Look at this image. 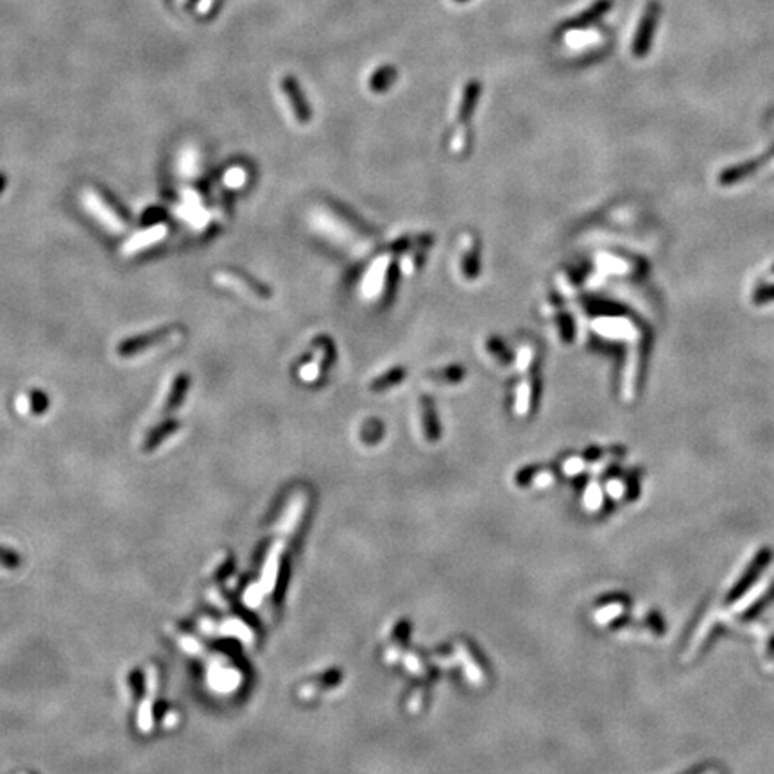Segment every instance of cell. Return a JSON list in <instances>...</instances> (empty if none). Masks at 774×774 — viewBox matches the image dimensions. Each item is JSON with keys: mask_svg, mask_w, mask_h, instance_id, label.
<instances>
[{"mask_svg": "<svg viewBox=\"0 0 774 774\" xmlns=\"http://www.w3.org/2000/svg\"><path fill=\"white\" fill-rule=\"evenodd\" d=\"M81 199H83L84 208L88 210L90 214H92V217L95 219L97 222H101L106 230L111 231V233H122V231H126V221H124V217H122L117 210L109 205L108 199H106L105 196H101L97 190L93 189L84 190Z\"/></svg>", "mask_w": 774, "mask_h": 774, "instance_id": "obj_1", "label": "cell"}, {"mask_svg": "<svg viewBox=\"0 0 774 774\" xmlns=\"http://www.w3.org/2000/svg\"><path fill=\"white\" fill-rule=\"evenodd\" d=\"M180 335L181 332L178 330V328H164V330H156V332H151V334L137 335V337H131V339L124 341V343L118 346L117 353L121 357H126V359L127 357L142 355V353L151 352V350H156V348L165 346V344L176 341Z\"/></svg>", "mask_w": 774, "mask_h": 774, "instance_id": "obj_2", "label": "cell"}, {"mask_svg": "<svg viewBox=\"0 0 774 774\" xmlns=\"http://www.w3.org/2000/svg\"><path fill=\"white\" fill-rule=\"evenodd\" d=\"M215 281H217L219 285H222V287H230V289L239 291V293H246L249 294V296L264 297V300L271 296L269 289H265L264 285H260L258 281L246 277V274H240V272L221 271L215 274Z\"/></svg>", "mask_w": 774, "mask_h": 774, "instance_id": "obj_3", "label": "cell"}, {"mask_svg": "<svg viewBox=\"0 0 774 774\" xmlns=\"http://www.w3.org/2000/svg\"><path fill=\"white\" fill-rule=\"evenodd\" d=\"M187 391H189V377L180 375V377L174 378V382H172L167 396L164 398V403H162V409H160V412H162L164 416L169 415V412H174V410H176L178 407L181 405V402H183V398H185V394H187Z\"/></svg>", "mask_w": 774, "mask_h": 774, "instance_id": "obj_4", "label": "cell"}, {"mask_svg": "<svg viewBox=\"0 0 774 774\" xmlns=\"http://www.w3.org/2000/svg\"><path fill=\"white\" fill-rule=\"evenodd\" d=\"M316 348H318V353L314 355V360L300 368V377L307 382H314L321 375L323 366L328 364V359L332 357V346H328V343H318Z\"/></svg>", "mask_w": 774, "mask_h": 774, "instance_id": "obj_5", "label": "cell"}, {"mask_svg": "<svg viewBox=\"0 0 774 774\" xmlns=\"http://www.w3.org/2000/svg\"><path fill=\"white\" fill-rule=\"evenodd\" d=\"M165 233H167V226H165V224H158V226L149 228V230H146L144 233H139L134 239H131L130 242H127L126 253L140 251L142 247L151 246V244H155L156 240L164 239Z\"/></svg>", "mask_w": 774, "mask_h": 774, "instance_id": "obj_6", "label": "cell"}, {"mask_svg": "<svg viewBox=\"0 0 774 774\" xmlns=\"http://www.w3.org/2000/svg\"><path fill=\"white\" fill-rule=\"evenodd\" d=\"M178 428H180V425H178V421H165L162 423V425H158V427L153 428L149 434H147L146 441H144V450L146 452H151V450H155L156 447H160L162 444V441L167 440V438H171L172 434H176Z\"/></svg>", "mask_w": 774, "mask_h": 774, "instance_id": "obj_7", "label": "cell"}, {"mask_svg": "<svg viewBox=\"0 0 774 774\" xmlns=\"http://www.w3.org/2000/svg\"><path fill=\"white\" fill-rule=\"evenodd\" d=\"M18 410L20 412H24V415H40V412H43V410L47 409V396L43 393H38V391H33V393H27V394H22L20 398H18Z\"/></svg>", "mask_w": 774, "mask_h": 774, "instance_id": "obj_8", "label": "cell"}, {"mask_svg": "<svg viewBox=\"0 0 774 774\" xmlns=\"http://www.w3.org/2000/svg\"><path fill=\"white\" fill-rule=\"evenodd\" d=\"M246 171L244 169H239L235 167L231 169V171L226 172V176H224V183L228 185V187H233V189H239V187H242L244 183H246Z\"/></svg>", "mask_w": 774, "mask_h": 774, "instance_id": "obj_9", "label": "cell"}, {"mask_svg": "<svg viewBox=\"0 0 774 774\" xmlns=\"http://www.w3.org/2000/svg\"><path fill=\"white\" fill-rule=\"evenodd\" d=\"M4 187H6V178L0 174V194L4 192Z\"/></svg>", "mask_w": 774, "mask_h": 774, "instance_id": "obj_10", "label": "cell"}]
</instances>
